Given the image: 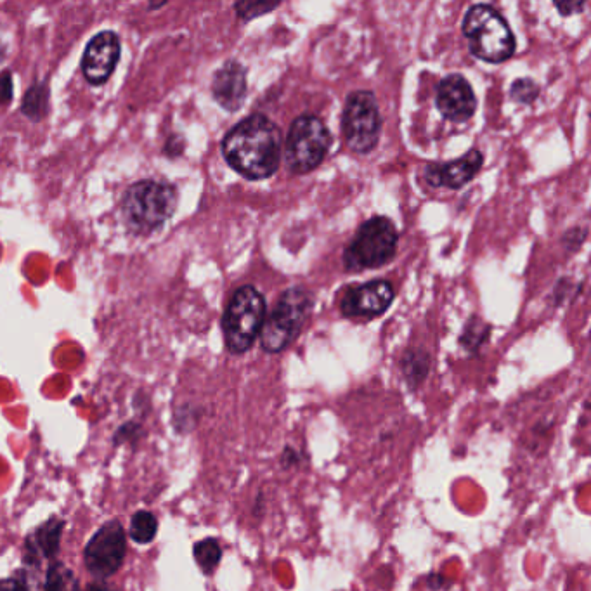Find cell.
Instances as JSON below:
<instances>
[{
  "mask_svg": "<svg viewBox=\"0 0 591 591\" xmlns=\"http://www.w3.org/2000/svg\"><path fill=\"white\" fill-rule=\"evenodd\" d=\"M222 155L231 169L250 181H262L280 169L283 144L273 120L255 113L229 130L222 141Z\"/></svg>",
  "mask_w": 591,
  "mask_h": 591,
  "instance_id": "1",
  "label": "cell"
},
{
  "mask_svg": "<svg viewBox=\"0 0 591 591\" xmlns=\"http://www.w3.org/2000/svg\"><path fill=\"white\" fill-rule=\"evenodd\" d=\"M222 555L224 550H222L221 541L217 538H203L193 545V559L196 566L208 578L214 576V572L221 566Z\"/></svg>",
  "mask_w": 591,
  "mask_h": 591,
  "instance_id": "17",
  "label": "cell"
},
{
  "mask_svg": "<svg viewBox=\"0 0 591 591\" xmlns=\"http://www.w3.org/2000/svg\"><path fill=\"white\" fill-rule=\"evenodd\" d=\"M280 465L283 470H292V468H299L302 465V451H299L293 446H285L280 455Z\"/></svg>",
  "mask_w": 591,
  "mask_h": 591,
  "instance_id": "26",
  "label": "cell"
},
{
  "mask_svg": "<svg viewBox=\"0 0 591 591\" xmlns=\"http://www.w3.org/2000/svg\"><path fill=\"white\" fill-rule=\"evenodd\" d=\"M555 7L559 9V13L562 16H572V14H578L583 11L585 2H574V0H566L564 4L562 2H555Z\"/></svg>",
  "mask_w": 591,
  "mask_h": 591,
  "instance_id": "27",
  "label": "cell"
},
{
  "mask_svg": "<svg viewBox=\"0 0 591 591\" xmlns=\"http://www.w3.org/2000/svg\"><path fill=\"white\" fill-rule=\"evenodd\" d=\"M401 371H403L404 380L411 390H416L429 377L430 356L420 349H410L406 351L401 359Z\"/></svg>",
  "mask_w": 591,
  "mask_h": 591,
  "instance_id": "16",
  "label": "cell"
},
{
  "mask_svg": "<svg viewBox=\"0 0 591 591\" xmlns=\"http://www.w3.org/2000/svg\"><path fill=\"white\" fill-rule=\"evenodd\" d=\"M122 207L130 226L141 233H148L169 221L176 212L177 191L165 182H136L127 189Z\"/></svg>",
  "mask_w": 591,
  "mask_h": 591,
  "instance_id": "6",
  "label": "cell"
},
{
  "mask_svg": "<svg viewBox=\"0 0 591 591\" xmlns=\"http://www.w3.org/2000/svg\"><path fill=\"white\" fill-rule=\"evenodd\" d=\"M267 318L266 299L252 285L240 286L229 300L222 332L228 351L240 356L254 347Z\"/></svg>",
  "mask_w": 591,
  "mask_h": 591,
  "instance_id": "4",
  "label": "cell"
},
{
  "mask_svg": "<svg viewBox=\"0 0 591 591\" xmlns=\"http://www.w3.org/2000/svg\"><path fill=\"white\" fill-rule=\"evenodd\" d=\"M120 56V40L117 33L103 32L89 42L82 58V72L87 82L101 85L110 78Z\"/></svg>",
  "mask_w": 591,
  "mask_h": 591,
  "instance_id": "13",
  "label": "cell"
},
{
  "mask_svg": "<svg viewBox=\"0 0 591 591\" xmlns=\"http://www.w3.org/2000/svg\"><path fill=\"white\" fill-rule=\"evenodd\" d=\"M158 517L150 510H137L136 514L130 517L129 538L137 545H150L158 534Z\"/></svg>",
  "mask_w": 591,
  "mask_h": 591,
  "instance_id": "18",
  "label": "cell"
},
{
  "mask_svg": "<svg viewBox=\"0 0 591 591\" xmlns=\"http://www.w3.org/2000/svg\"><path fill=\"white\" fill-rule=\"evenodd\" d=\"M489 326L482 323V319L472 318V321L465 326V332L462 335V345L467 351L475 352L482 344L484 340L488 338Z\"/></svg>",
  "mask_w": 591,
  "mask_h": 591,
  "instance_id": "21",
  "label": "cell"
},
{
  "mask_svg": "<svg viewBox=\"0 0 591 591\" xmlns=\"http://www.w3.org/2000/svg\"><path fill=\"white\" fill-rule=\"evenodd\" d=\"M252 512H254L255 519H262L264 517V512H266V496H264L262 491H259V494L255 496Z\"/></svg>",
  "mask_w": 591,
  "mask_h": 591,
  "instance_id": "29",
  "label": "cell"
},
{
  "mask_svg": "<svg viewBox=\"0 0 591 591\" xmlns=\"http://www.w3.org/2000/svg\"><path fill=\"white\" fill-rule=\"evenodd\" d=\"M32 574L28 569L14 572L11 578L0 579V591H33Z\"/></svg>",
  "mask_w": 591,
  "mask_h": 591,
  "instance_id": "25",
  "label": "cell"
},
{
  "mask_svg": "<svg viewBox=\"0 0 591 591\" xmlns=\"http://www.w3.org/2000/svg\"><path fill=\"white\" fill-rule=\"evenodd\" d=\"M314 309L312 293L302 286L283 292L260 332V345L269 354H280L297 340Z\"/></svg>",
  "mask_w": 591,
  "mask_h": 591,
  "instance_id": "3",
  "label": "cell"
},
{
  "mask_svg": "<svg viewBox=\"0 0 591 591\" xmlns=\"http://www.w3.org/2000/svg\"><path fill=\"white\" fill-rule=\"evenodd\" d=\"M143 436V423L136 422V420H130V422L124 423V425L115 432L113 442H115V446H122V444H132V446H134V444H136V442Z\"/></svg>",
  "mask_w": 591,
  "mask_h": 591,
  "instance_id": "24",
  "label": "cell"
},
{
  "mask_svg": "<svg viewBox=\"0 0 591 591\" xmlns=\"http://www.w3.org/2000/svg\"><path fill=\"white\" fill-rule=\"evenodd\" d=\"M425 583L429 586V590L432 591H442L449 586L448 579L444 578L442 574H437V572H430L427 579H425Z\"/></svg>",
  "mask_w": 591,
  "mask_h": 591,
  "instance_id": "28",
  "label": "cell"
},
{
  "mask_svg": "<svg viewBox=\"0 0 591 591\" xmlns=\"http://www.w3.org/2000/svg\"><path fill=\"white\" fill-rule=\"evenodd\" d=\"M46 108V85H35L30 91L26 92V98L23 101V113H25L26 117L39 120V118H42V115H46Z\"/></svg>",
  "mask_w": 591,
  "mask_h": 591,
  "instance_id": "20",
  "label": "cell"
},
{
  "mask_svg": "<svg viewBox=\"0 0 591 591\" xmlns=\"http://www.w3.org/2000/svg\"><path fill=\"white\" fill-rule=\"evenodd\" d=\"M436 106L446 120L463 124L474 117L477 98L467 78L460 73H451L437 85Z\"/></svg>",
  "mask_w": 591,
  "mask_h": 591,
  "instance_id": "11",
  "label": "cell"
},
{
  "mask_svg": "<svg viewBox=\"0 0 591 591\" xmlns=\"http://www.w3.org/2000/svg\"><path fill=\"white\" fill-rule=\"evenodd\" d=\"M468 49L475 58L500 65L515 54V35L507 20L493 6L475 4L470 7L462 23Z\"/></svg>",
  "mask_w": 591,
  "mask_h": 591,
  "instance_id": "2",
  "label": "cell"
},
{
  "mask_svg": "<svg viewBox=\"0 0 591 591\" xmlns=\"http://www.w3.org/2000/svg\"><path fill=\"white\" fill-rule=\"evenodd\" d=\"M484 165V153L470 150L467 155L444 163H429L423 170L425 182L432 188L460 189L472 181Z\"/></svg>",
  "mask_w": 591,
  "mask_h": 591,
  "instance_id": "12",
  "label": "cell"
},
{
  "mask_svg": "<svg viewBox=\"0 0 591 591\" xmlns=\"http://www.w3.org/2000/svg\"><path fill=\"white\" fill-rule=\"evenodd\" d=\"M247 68L238 61H228L215 72L212 94L224 110H240L247 99Z\"/></svg>",
  "mask_w": 591,
  "mask_h": 591,
  "instance_id": "15",
  "label": "cell"
},
{
  "mask_svg": "<svg viewBox=\"0 0 591 591\" xmlns=\"http://www.w3.org/2000/svg\"><path fill=\"white\" fill-rule=\"evenodd\" d=\"M342 134L352 153L368 155L377 148L382 134V115L375 94L351 92L342 111Z\"/></svg>",
  "mask_w": 591,
  "mask_h": 591,
  "instance_id": "8",
  "label": "cell"
},
{
  "mask_svg": "<svg viewBox=\"0 0 591 591\" xmlns=\"http://www.w3.org/2000/svg\"><path fill=\"white\" fill-rule=\"evenodd\" d=\"M127 557V531L118 519L106 520L84 548V566L96 581L115 576Z\"/></svg>",
  "mask_w": 591,
  "mask_h": 591,
  "instance_id": "9",
  "label": "cell"
},
{
  "mask_svg": "<svg viewBox=\"0 0 591 591\" xmlns=\"http://www.w3.org/2000/svg\"><path fill=\"white\" fill-rule=\"evenodd\" d=\"M84 591H117L113 586L108 585L106 581H92L89 585L85 586Z\"/></svg>",
  "mask_w": 591,
  "mask_h": 591,
  "instance_id": "30",
  "label": "cell"
},
{
  "mask_svg": "<svg viewBox=\"0 0 591 591\" xmlns=\"http://www.w3.org/2000/svg\"><path fill=\"white\" fill-rule=\"evenodd\" d=\"M280 6V2H240V4L234 6V9H236V13H238L241 20L250 21L271 13Z\"/></svg>",
  "mask_w": 591,
  "mask_h": 591,
  "instance_id": "23",
  "label": "cell"
},
{
  "mask_svg": "<svg viewBox=\"0 0 591 591\" xmlns=\"http://www.w3.org/2000/svg\"><path fill=\"white\" fill-rule=\"evenodd\" d=\"M394 299L396 290L392 283L384 280L370 281L344 288L338 299V309L345 318L373 319L382 316Z\"/></svg>",
  "mask_w": 591,
  "mask_h": 591,
  "instance_id": "10",
  "label": "cell"
},
{
  "mask_svg": "<svg viewBox=\"0 0 591 591\" xmlns=\"http://www.w3.org/2000/svg\"><path fill=\"white\" fill-rule=\"evenodd\" d=\"M397 234L389 217L377 215L359 226L344 252V267L349 273H361L389 264L397 254Z\"/></svg>",
  "mask_w": 591,
  "mask_h": 591,
  "instance_id": "5",
  "label": "cell"
},
{
  "mask_svg": "<svg viewBox=\"0 0 591 591\" xmlns=\"http://www.w3.org/2000/svg\"><path fill=\"white\" fill-rule=\"evenodd\" d=\"M65 527V520L51 517L26 536L23 543V564L26 569L39 567L44 560H56Z\"/></svg>",
  "mask_w": 591,
  "mask_h": 591,
  "instance_id": "14",
  "label": "cell"
},
{
  "mask_svg": "<svg viewBox=\"0 0 591 591\" xmlns=\"http://www.w3.org/2000/svg\"><path fill=\"white\" fill-rule=\"evenodd\" d=\"M332 148V134L326 129L325 122L314 115H302L295 118L286 136V167L293 174H309L323 163Z\"/></svg>",
  "mask_w": 591,
  "mask_h": 591,
  "instance_id": "7",
  "label": "cell"
},
{
  "mask_svg": "<svg viewBox=\"0 0 591 591\" xmlns=\"http://www.w3.org/2000/svg\"><path fill=\"white\" fill-rule=\"evenodd\" d=\"M44 591H82V588L73 569L61 560H52L47 567Z\"/></svg>",
  "mask_w": 591,
  "mask_h": 591,
  "instance_id": "19",
  "label": "cell"
},
{
  "mask_svg": "<svg viewBox=\"0 0 591 591\" xmlns=\"http://www.w3.org/2000/svg\"><path fill=\"white\" fill-rule=\"evenodd\" d=\"M338 591H347V590H338Z\"/></svg>",
  "mask_w": 591,
  "mask_h": 591,
  "instance_id": "31",
  "label": "cell"
},
{
  "mask_svg": "<svg viewBox=\"0 0 591 591\" xmlns=\"http://www.w3.org/2000/svg\"><path fill=\"white\" fill-rule=\"evenodd\" d=\"M538 96H540V87L533 78H517L510 87V98L514 99L515 103L533 104Z\"/></svg>",
  "mask_w": 591,
  "mask_h": 591,
  "instance_id": "22",
  "label": "cell"
}]
</instances>
